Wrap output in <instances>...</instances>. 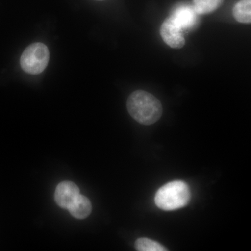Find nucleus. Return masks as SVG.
<instances>
[{
  "instance_id": "1",
  "label": "nucleus",
  "mask_w": 251,
  "mask_h": 251,
  "mask_svg": "<svg viewBox=\"0 0 251 251\" xmlns=\"http://www.w3.org/2000/svg\"><path fill=\"white\" fill-rule=\"evenodd\" d=\"M127 110L130 116L143 125L156 123L163 114L160 100L146 91L132 92L127 100Z\"/></svg>"
},
{
  "instance_id": "2",
  "label": "nucleus",
  "mask_w": 251,
  "mask_h": 251,
  "mask_svg": "<svg viewBox=\"0 0 251 251\" xmlns=\"http://www.w3.org/2000/svg\"><path fill=\"white\" fill-rule=\"evenodd\" d=\"M155 204L164 211L181 209L191 201V191L185 181H171L163 185L155 195Z\"/></svg>"
},
{
  "instance_id": "3",
  "label": "nucleus",
  "mask_w": 251,
  "mask_h": 251,
  "mask_svg": "<svg viewBox=\"0 0 251 251\" xmlns=\"http://www.w3.org/2000/svg\"><path fill=\"white\" fill-rule=\"evenodd\" d=\"M49 49L42 43H34L26 48L21 57V66L25 72L37 75L45 70L49 64Z\"/></svg>"
},
{
  "instance_id": "4",
  "label": "nucleus",
  "mask_w": 251,
  "mask_h": 251,
  "mask_svg": "<svg viewBox=\"0 0 251 251\" xmlns=\"http://www.w3.org/2000/svg\"><path fill=\"white\" fill-rule=\"evenodd\" d=\"M160 34L163 41L172 49H181L186 43L183 36V31L173 21L171 16L167 18L162 23Z\"/></svg>"
},
{
  "instance_id": "5",
  "label": "nucleus",
  "mask_w": 251,
  "mask_h": 251,
  "mask_svg": "<svg viewBox=\"0 0 251 251\" xmlns=\"http://www.w3.org/2000/svg\"><path fill=\"white\" fill-rule=\"evenodd\" d=\"M80 195V189L72 181H65L59 183L54 192V201L58 206L69 209Z\"/></svg>"
},
{
  "instance_id": "6",
  "label": "nucleus",
  "mask_w": 251,
  "mask_h": 251,
  "mask_svg": "<svg viewBox=\"0 0 251 251\" xmlns=\"http://www.w3.org/2000/svg\"><path fill=\"white\" fill-rule=\"evenodd\" d=\"M198 15L193 6L181 5L175 9L170 16L184 31L196 27L198 24Z\"/></svg>"
},
{
  "instance_id": "7",
  "label": "nucleus",
  "mask_w": 251,
  "mask_h": 251,
  "mask_svg": "<svg viewBox=\"0 0 251 251\" xmlns=\"http://www.w3.org/2000/svg\"><path fill=\"white\" fill-rule=\"evenodd\" d=\"M68 210L75 219H85L92 212V203L86 196L80 194Z\"/></svg>"
},
{
  "instance_id": "8",
  "label": "nucleus",
  "mask_w": 251,
  "mask_h": 251,
  "mask_svg": "<svg viewBox=\"0 0 251 251\" xmlns=\"http://www.w3.org/2000/svg\"><path fill=\"white\" fill-rule=\"evenodd\" d=\"M237 22L251 23V0H240L234 5L232 11Z\"/></svg>"
},
{
  "instance_id": "9",
  "label": "nucleus",
  "mask_w": 251,
  "mask_h": 251,
  "mask_svg": "<svg viewBox=\"0 0 251 251\" xmlns=\"http://www.w3.org/2000/svg\"><path fill=\"white\" fill-rule=\"evenodd\" d=\"M224 0H193V7L198 15L214 12L223 4Z\"/></svg>"
},
{
  "instance_id": "10",
  "label": "nucleus",
  "mask_w": 251,
  "mask_h": 251,
  "mask_svg": "<svg viewBox=\"0 0 251 251\" xmlns=\"http://www.w3.org/2000/svg\"><path fill=\"white\" fill-rule=\"evenodd\" d=\"M135 247L137 251H168L166 247L161 245L160 243L148 239V238H139L135 243Z\"/></svg>"
},
{
  "instance_id": "11",
  "label": "nucleus",
  "mask_w": 251,
  "mask_h": 251,
  "mask_svg": "<svg viewBox=\"0 0 251 251\" xmlns=\"http://www.w3.org/2000/svg\"><path fill=\"white\" fill-rule=\"evenodd\" d=\"M97 1H103V0H97Z\"/></svg>"
}]
</instances>
